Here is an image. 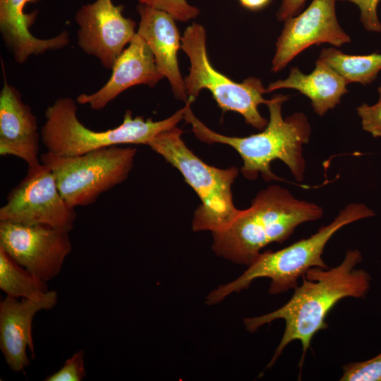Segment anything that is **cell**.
<instances>
[{"instance_id": "1", "label": "cell", "mask_w": 381, "mask_h": 381, "mask_svg": "<svg viewBox=\"0 0 381 381\" xmlns=\"http://www.w3.org/2000/svg\"><path fill=\"white\" fill-rule=\"evenodd\" d=\"M363 260L357 249L349 250L343 261L333 268L313 267L301 277L302 284L294 289L289 301L267 314L243 319L246 329L255 332L263 325L278 319L285 322L281 341L267 368L272 367L284 348L294 340L302 345L301 368L313 336L328 328L325 318L332 308L347 297L363 298L370 289V274L363 269H356Z\"/></svg>"}, {"instance_id": "2", "label": "cell", "mask_w": 381, "mask_h": 381, "mask_svg": "<svg viewBox=\"0 0 381 381\" xmlns=\"http://www.w3.org/2000/svg\"><path fill=\"white\" fill-rule=\"evenodd\" d=\"M289 97L277 95L267 104L270 119L262 131L246 137H231L217 133L200 121L193 113L190 104L195 100L189 97L185 105L183 119L192 126L195 137L208 144L222 143L233 147L241 157V171L248 180H255L259 174L266 181H284L271 171V162L282 161L298 181H303L306 164L303 155V145L311 135L308 117L296 112L285 119L282 104Z\"/></svg>"}, {"instance_id": "3", "label": "cell", "mask_w": 381, "mask_h": 381, "mask_svg": "<svg viewBox=\"0 0 381 381\" xmlns=\"http://www.w3.org/2000/svg\"><path fill=\"white\" fill-rule=\"evenodd\" d=\"M322 215V208L315 202L297 199L288 189L272 185L257 194L250 207L241 210L228 228L212 233V248L219 256L248 266L263 248L283 243L298 226Z\"/></svg>"}, {"instance_id": "4", "label": "cell", "mask_w": 381, "mask_h": 381, "mask_svg": "<svg viewBox=\"0 0 381 381\" xmlns=\"http://www.w3.org/2000/svg\"><path fill=\"white\" fill-rule=\"evenodd\" d=\"M375 214L374 211L363 203L348 204L331 223L322 226L310 237L277 251L260 253L237 279L211 291L206 298L207 305L217 304L233 292L248 289L258 278L270 279V294L294 290L298 285V279L310 268H328L322 256L325 246L337 231L343 226Z\"/></svg>"}, {"instance_id": "5", "label": "cell", "mask_w": 381, "mask_h": 381, "mask_svg": "<svg viewBox=\"0 0 381 381\" xmlns=\"http://www.w3.org/2000/svg\"><path fill=\"white\" fill-rule=\"evenodd\" d=\"M76 102L64 97L56 99L45 111L40 133L47 152L72 157L104 147L124 144L146 145L159 133L176 126L183 119L185 107L170 117L155 121L151 118L133 116L125 111L122 123L106 131L92 130L78 119Z\"/></svg>"}, {"instance_id": "6", "label": "cell", "mask_w": 381, "mask_h": 381, "mask_svg": "<svg viewBox=\"0 0 381 381\" xmlns=\"http://www.w3.org/2000/svg\"><path fill=\"white\" fill-rule=\"evenodd\" d=\"M176 126L162 132L148 145L176 168L199 197L201 204L192 222L194 231L225 230L239 214L234 205L231 186L238 174L236 167L219 169L205 163L181 138Z\"/></svg>"}, {"instance_id": "7", "label": "cell", "mask_w": 381, "mask_h": 381, "mask_svg": "<svg viewBox=\"0 0 381 381\" xmlns=\"http://www.w3.org/2000/svg\"><path fill=\"white\" fill-rule=\"evenodd\" d=\"M136 151L114 145L72 157L47 152L40 158L51 169L63 198L75 208L94 203L103 193L123 183L133 167Z\"/></svg>"}, {"instance_id": "8", "label": "cell", "mask_w": 381, "mask_h": 381, "mask_svg": "<svg viewBox=\"0 0 381 381\" xmlns=\"http://www.w3.org/2000/svg\"><path fill=\"white\" fill-rule=\"evenodd\" d=\"M181 49L190 63L189 74L184 79L188 97L195 98L200 90L207 89L224 112L240 114L246 123L256 129L266 127L268 121L258 110L259 105H267L271 101L263 97L266 87L259 78L249 77L236 83L214 69L208 58L206 31L202 25L194 23L185 30Z\"/></svg>"}, {"instance_id": "9", "label": "cell", "mask_w": 381, "mask_h": 381, "mask_svg": "<svg viewBox=\"0 0 381 381\" xmlns=\"http://www.w3.org/2000/svg\"><path fill=\"white\" fill-rule=\"evenodd\" d=\"M76 216L75 208L61 196L51 169L42 162L28 167L25 176L0 208V221L44 224L68 232Z\"/></svg>"}, {"instance_id": "10", "label": "cell", "mask_w": 381, "mask_h": 381, "mask_svg": "<svg viewBox=\"0 0 381 381\" xmlns=\"http://www.w3.org/2000/svg\"><path fill=\"white\" fill-rule=\"evenodd\" d=\"M69 232L44 224L0 221V248L36 278L56 277L72 246Z\"/></svg>"}, {"instance_id": "11", "label": "cell", "mask_w": 381, "mask_h": 381, "mask_svg": "<svg viewBox=\"0 0 381 381\" xmlns=\"http://www.w3.org/2000/svg\"><path fill=\"white\" fill-rule=\"evenodd\" d=\"M123 11V6L113 0H95L83 5L75 16L78 46L109 70L137 32L135 22L124 17Z\"/></svg>"}, {"instance_id": "12", "label": "cell", "mask_w": 381, "mask_h": 381, "mask_svg": "<svg viewBox=\"0 0 381 381\" xmlns=\"http://www.w3.org/2000/svg\"><path fill=\"white\" fill-rule=\"evenodd\" d=\"M339 0H313L301 13L286 18L277 40L272 71L277 73L312 45L329 43L336 47L350 43L340 26L335 6Z\"/></svg>"}, {"instance_id": "13", "label": "cell", "mask_w": 381, "mask_h": 381, "mask_svg": "<svg viewBox=\"0 0 381 381\" xmlns=\"http://www.w3.org/2000/svg\"><path fill=\"white\" fill-rule=\"evenodd\" d=\"M163 78L150 48L136 32L116 59L107 83L95 92L80 94L75 102L99 111L129 87L140 84L154 87Z\"/></svg>"}, {"instance_id": "14", "label": "cell", "mask_w": 381, "mask_h": 381, "mask_svg": "<svg viewBox=\"0 0 381 381\" xmlns=\"http://www.w3.org/2000/svg\"><path fill=\"white\" fill-rule=\"evenodd\" d=\"M58 301L55 291H49L39 300L6 296L0 302V349L8 367L22 372L30 365L28 347L35 357L32 324L35 315L42 310L53 308Z\"/></svg>"}, {"instance_id": "15", "label": "cell", "mask_w": 381, "mask_h": 381, "mask_svg": "<svg viewBox=\"0 0 381 381\" xmlns=\"http://www.w3.org/2000/svg\"><path fill=\"white\" fill-rule=\"evenodd\" d=\"M40 139L37 117L5 80L0 92V155L18 157L28 167L36 165L41 162Z\"/></svg>"}, {"instance_id": "16", "label": "cell", "mask_w": 381, "mask_h": 381, "mask_svg": "<svg viewBox=\"0 0 381 381\" xmlns=\"http://www.w3.org/2000/svg\"><path fill=\"white\" fill-rule=\"evenodd\" d=\"M137 11L140 18L137 34L148 44L158 68L169 81L174 96L186 103L188 97L177 59L181 38L175 19L168 13L144 4L139 3Z\"/></svg>"}, {"instance_id": "17", "label": "cell", "mask_w": 381, "mask_h": 381, "mask_svg": "<svg viewBox=\"0 0 381 381\" xmlns=\"http://www.w3.org/2000/svg\"><path fill=\"white\" fill-rule=\"evenodd\" d=\"M40 0H0V32L4 44L18 64L25 63L30 56L66 47L69 35L66 30L49 39L34 36L30 28L35 23L37 11L27 13L24 9L28 3Z\"/></svg>"}, {"instance_id": "18", "label": "cell", "mask_w": 381, "mask_h": 381, "mask_svg": "<svg viewBox=\"0 0 381 381\" xmlns=\"http://www.w3.org/2000/svg\"><path fill=\"white\" fill-rule=\"evenodd\" d=\"M347 85L339 73L318 59L310 73L305 74L298 67H291L286 79L268 85L266 93L283 88L296 90L310 100L315 113L322 116L340 103L342 96L348 92Z\"/></svg>"}, {"instance_id": "19", "label": "cell", "mask_w": 381, "mask_h": 381, "mask_svg": "<svg viewBox=\"0 0 381 381\" xmlns=\"http://www.w3.org/2000/svg\"><path fill=\"white\" fill-rule=\"evenodd\" d=\"M320 59L327 64L346 81L363 85L373 83L381 71V53L347 54L335 47L323 49Z\"/></svg>"}, {"instance_id": "20", "label": "cell", "mask_w": 381, "mask_h": 381, "mask_svg": "<svg viewBox=\"0 0 381 381\" xmlns=\"http://www.w3.org/2000/svg\"><path fill=\"white\" fill-rule=\"evenodd\" d=\"M0 289L7 296L39 300L49 291L47 282L40 280L0 248Z\"/></svg>"}, {"instance_id": "21", "label": "cell", "mask_w": 381, "mask_h": 381, "mask_svg": "<svg viewBox=\"0 0 381 381\" xmlns=\"http://www.w3.org/2000/svg\"><path fill=\"white\" fill-rule=\"evenodd\" d=\"M342 369L340 381H381V352L367 361L350 362Z\"/></svg>"}, {"instance_id": "22", "label": "cell", "mask_w": 381, "mask_h": 381, "mask_svg": "<svg viewBox=\"0 0 381 381\" xmlns=\"http://www.w3.org/2000/svg\"><path fill=\"white\" fill-rule=\"evenodd\" d=\"M139 3L160 9L170 14L175 20L188 21L199 14L197 7L186 0H138Z\"/></svg>"}, {"instance_id": "23", "label": "cell", "mask_w": 381, "mask_h": 381, "mask_svg": "<svg viewBox=\"0 0 381 381\" xmlns=\"http://www.w3.org/2000/svg\"><path fill=\"white\" fill-rule=\"evenodd\" d=\"M84 351L80 350L68 358L57 372L46 377L44 381H81L86 375Z\"/></svg>"}, {"instance_id": "24", "label": "cell", "mask_w": 381, "mask_h": 381, "mask_svg": "<svg viewBox=\"0 0 381 381\" xmlns=\"http://www.w3.org/2000/svg\"><path fill=\"white\" fill-rule=\"evenodd\" d=\"M377 92L379 97L376 103L372 105L363 103L356 109L362 128L374 138H381V85Z\"/></svg>"}, {"instance_id": "25", "label": "cell", "mask_w": 381, "mask_h": 381, "mask_svg": "<svg viewBox=\"0 0 381 381\" xmlns=\"http://www.w3.org/2000/svg\"><path fill=\"white\" fill-rule=\"evenodd\" d=\"M356 4L360 10V20L364 28L369 32H380L381 22L377 15L380 0H339Z\"/></svg>"}, {"instance_id": "26", "label": "cell", "mask_w": 381, "mask_h": 381, "mask_svg": "<svg viewBox=\"0 0 381 381\" xmlns=\"http://www.w3.org/2000/svg\"><path fill=\"white\" fill-rule=\"evenodd\" d=\"M307 0H282L277 13L278 20L284 21L286 18L297 15Z\"/></svg>"}, {"instance_id": "27", "label": "cell", "mask_w": 381, "mask_h": 381, "mask_svg": "<svg viewBox=\"0 0 381 381\" xmlns=\"http://www.w3.org/2000/svg\"><path fill=\"white\" fill-rule=\"evenodd\" d=\"M240 4L246 9L258 11L265 8L272 0H238Z\"/></svg>"}]
</instances>
